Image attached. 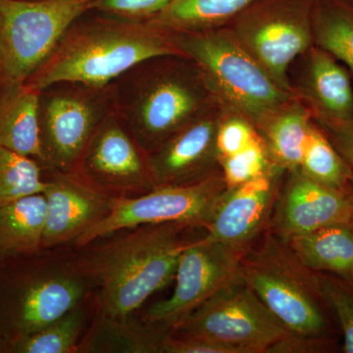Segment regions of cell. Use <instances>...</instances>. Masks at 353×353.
<instances>
[{
	"label": "cell",
	"instance_id": "6da1fadb",
	"mask_svg": "<svg viewBox=\"0 0 353 353\" xmlns=\"http://www.w3.org/2000/svg\"><path fill=\"white\" fill-rule=\"evenodd\" d=\"M192 227L181 223L146 224L124 230L113 240L81 248L77 270L99 287L102 317L127 319L175 277L179 257Z\"/></svg>",
	"mask_w": 353,
	"mask_h": 353
},
{
	"label": "cell",
	"instance_id": "7a4b0ae2",
	"mask_svg": "<svg viewBox=\"0 0 353 353\" xmlns=\"http://www.w3.org/2000/svg\"><path fill=\"white\" fill-rule=\"evenodd\" d=\"M241 277L290 334L281 353L329 352L334 340L316 272L269 230L241 259Z\"/></svg>",
	"mask_w": 353,
	"mask_h": 353
},
{
	"label": "cell",
	"instance_id": "3957f363",
	"mask_svg": "<svg viewBox=\"0 0 353 353\" xmlns=\"http://www.w3.org/2000/svg\"><path fill=\"white\" fill-rule=\"evenodd\" d=\"M152 23L101 20L67 31L24 83L41 92L62 82L102 87L146 60L183 57L176 39Z\"/></svg>",
	"mask_w": 353,
	"mask_h": 353
},
{
	"label": "cell",
	"instance_id": "277c9868",
	"mask_svg": "<svg viewBox=\"0 0 353 353\" xmlns=\"http://www.w3.org/2000/svg\"><path fill=\"white\" fill-rule=\"evenodd\" d=\"M175 39L185 57L199 65L204 82L222 106L260 129L296 101L228 30L181 32Z\"/></svg>",
	"mask_w": 353,
	"mask_h": 353
},
{
	"label": "cell",
	"instance_id": "5b68a950",
	"mask_svg": "<svg viewBox=\"0 0 353 353\" xmlns=\"http://www.w3.org/2000/svg\"><path fill=\"white\" fill-rule=\"evenodd\" d=\"M171 332L211 341L228 353H276L290 336L240 273Z\"/></svg>",
	"mask_w": 353,
	"mask_h": 353
},
{
	"label": "cell",
	"instance_id": "8992f818",
	"mask_svg": "<svg viewBox=\"0 0 353 353\" xmlns=\"http://www.w3.org/2000/svg\"><path fill=\"white\" fill-rule=\"evenodd\" d=\"M92 0H0V73L22 85L50 57Z\"/></svg>",
	"mask_w": 353,
	"mask_h": 353
},
{
	"label": "cell",
	"instance_id": "52a82bcc",
	"mask_svg": "<svg viewBox=\"0 0 353 353\" xmlns=\"http://www.w3.org/2000/svg\"><path fill=\"white\" fill-rule=\"evenodd\" d=\"M227 190L220 171L189 185L158 187L141 196L115 197L108 214L77 239L76 248L81 250L141 225L181 223L204 229Z\"/></svg>",
	"mask_w": 353,
	"mask_h": 353
},
{
	"label": "cell",
	"instance_id": "ba28073f",
	"mask_svg": "<svg viewBox=\"0 0 353 353\" xmlns=\"http://www.w3.org/2000/svg\"><path fill=\"white\" fill-rule=\"evenodd\" d=\"M311 8L308 2L296 0L260 7L240 14L230 30L276 83L292 92L290 65L314 41Z\"/></svg>",
	"mask_w": 353,
	"mask_h": 353
},
{
	"label": "cell",
	"instance_id": "9c48e42d",
	"mask_svg": "<svg viewBox=\"0 0 353 353\" xmlns=\"http://www.w3.org/2000/svg\"><path fill=\"white\" fill-rule=\"evenodd\" d=\"M245 252L205 236L190 241L179 257L173 294L152 304L143 321L172 331L239 275Z\"/></svg>",
	"mask_w": 353,
	"mask_h": 353
},
{
	"label": "cell",
	"instance_id": "30bf717a",
	"mask_svg": "<svg viewBox=\"0 0 353 353\" xmlns=\"http://www.w3.org/2000/svg\"><path fill=\"white\" fill-rule=\"evenodd\" d=\"M285 174L272 165L261 176L228 189L204 228V236L248 252L268 229Z\"/></svg>",
	"mask_w": 353,
	"mask_h": 353
},
{
	"label": "cell",
	"instance_id": "8fae6325",
	"mask_svg": "<svg viewBox=\"0 0 353 353\" xmlns=\"http://www.w3.org/2000/svg\"><path fill=\"white\" fill-rule=\"evenodd\" d=\"M283 182L268 229L282 240L353 220V196L325 187L301 169Z\"/></svg>",
	"mask_w": 353,
	"mask_h": 353
},
{
	"label": "cell",
	"instance_id": "7c38bea8",
	"mask_svg": "<svg viewBox=\"0 0 353 353\" xmlns=\"http://www.w3.org/2000/svg\"><path fill=\"white\" fill-rule=\"evenodd\" d=\"M116 121L97 128L83 153V176L114 197L141 196L155 189L150 158L145 159Z\"/></svg>",
	"mask_w": 353,
	"mask_h": 353
},
{
	"label": "cell",
	"instance_id": "4fadbf2b",
	"mask_svg": "<svg viewBox=\"0 0 353 353\" xmlns=\"http://www.w3.org/2000/svg\"><path fill=\"white\" fill-rule=\"evenodd\" d=\"M208 85L180 75L161 76L153 81L139 101L136 134L139 145L146 152H154L179 130L204 112Z\"/></svg>",
	"mask_w": 353,
	"mask_h": 353
},
{
	"label": "cell",
	"instance_id": "5bb4252c",
	"mask_svg": "<svg viewBox=\"0 0 353 353\" xmlns=\"http://www.w3.org/2000/svg\"><path fill=\"white\" fill-rule=\"evenodd\" d=\"M202 113L179 130L150 157L155 187L194 183L218 173L216 137L224 114Z\"/></svg>",
	"mask_w": 353,
	"mask_h": 353
},
{
	"label": "cell",
	"instance_id": "9a60e30c",
	"mask_svg": "<svg viewBox=\"0 0 353 353\" xmlns=\"http://www.w3.org/2000/svg\"><path fill=\"white\" fill-rule=\"evenodd\" d=\"M46 219L43 248L75 241L108 214L115 197L85 176L58 173L46 181Z\"/></svg>",
	"mask_w": 353,
	"mask_h": 353
},
{
	"label": "cell",
	"instance_id": "2e32d148",
	"mask_svg": "<svg viewBox=\"0 0 353 353\" xmlns=\"http://www.w3.org/2000/svg\"><path fill=\"white\" fill-rule=\"evenodd\" d=\"M85 294V278L73 264L54 267L18 292L9 308L13 336L36 333L80 306Z\"/></svg>",
	"mask_w": 353,
	"mask_h": 353
},
{
	"label": "cell",
	"instance_id": "e0dca14e",
	"mask_svg": "<svg viewBox=\"0 0 353 353\" xmlns=\"http://www.w3.org/2000/svg\"><path fill=\"white\" fill-rule=\"evenodd\" d=\"M97 112L92 104L79 95L51 97L41 119L43 161L62 172H70L87 150L97 131Z\"/></svg>",
	"mask_w": 353,
	"mask_h": 353
},
{
	"label": "cell",
	"instance_id": "ac0fdd59",
	"mask_svg": "<svg viewBox=\"0 0 353 353\" xmlns=\"http://www.w3.org/2000/svg\"><path fill=\"white\" fill-rule=\"evenodd\" d=\"M304 97L312 118L325 131L353 124V88L350 74L336 58L311 46Z\"/></svg>",
	"mask_w": 353,
	"mask_h": 353
},
{
	"label": "cell",
	"instance_id": "d6986e66",
	"mask_svg": "<svg viewBox=\"0 0 353 353\" xmlns=\"http://www.w3.org/2000/svg\"><path fill=\"white\" fill-rule=\"evenodd\" d=\"M0 145L24 157L44 160L39 92L26 83L7 88L0 97Z\"/></svg>",
	"mask_w": 353,
	"mask_h": 353
},
{
	"label": "cell",
	"instance_id": "ffe728a7",
	"mask_svg": "<svg viewBox=\"0 0 353 353\" xmlns=\"http://www.w3.org/2000/svg\"><path fill=\"white\" fill-rule=\"evenodd\" d=\"M284 241V240H283ZM297 259L316 273L353 281V226L334 224L285 241Z\"/></svg>",
	"mask_w": 353,
	"mask_h": 353
},
{
	"label": "cell",
	"instance_id": "44dd1931",
	"mask_svg": "<svg viewBox=\"0 0 353 353\" xmlns=\"http://www.w3.org/2000/svg\"><path fill=\"white\" fill-rule=\"evenodd\" d=\"M46 202L32 194L0 208V260L30 254L43 248Z\"/></svg>",
	"mask_w": 353,
	"mask_h": 353
},
{
	"label": "cell",
	"instance_id": "7402d4cb",
	"mask_svg": "<svg viewBox=\"0 0 353 353\" xmlns=\"http://www.w3.org/2000/svg\"><path fill=\"white\" fill-rule=\"evenodd\" d=\"M312 120L310 111L296 101L257 130L272 164L287 173L299 168Z\"/></svg>",
	"mask_w": 353,
	"mask_h": 353
},
{
	"label": "cell",
	"instance_id": "603a6c76",
	"mask_svg": "<svg viewBox=\"0 0 353 353\" xmlns=\"http://www.w3.org/2000/svg\"><path fill=\"white\" fill-rule=\"evenodd\" d=\"M170 330L150 323L101 317L90 333L83 352L164 353Z\"/></svg>",
	"mask_w": 353,
	"mask_h": 353
},
{
	"label": "cell",
	"instance_id": "cb8c5ba5",
	"mask_svg": "<svg viewBox=\"0 0 353 353\" xmlns=\"http://www.w3.org/2000/svg\"><path fill=\"white\" fill-rule=\"evenodd\" d=\"M256 0H172L150 23L166 31L211 30L240 15Z\"/></svg>",
	"mask_w": 353,
	"mask_h": 353
},
{
	"label": "cell",
	"instance_id": "d4e9b609",
	"mask_svg": "<svg viewBox=\"0 0 353 353\" xmlns=\"http://www.w3.org/2000/svg\"><path fill=\"white\" fill-rule=\"evenodd\" d=\"M312 26L316 46L347 65L353 75V1L319 0L313 6Z\"/></svg>",
	"mask_w": 353,
	"mask_h": 353
},
{
	"label": "cell",
	"instance_id": "484cf974",
	"mask_svg": "<svg viewBox=\"0 0 353 353\" xmlns=\"http://www.w3.org/2000/svg\"><path fill=\"white\" fill-rule=\"evenodd\" d=\"M299 169L325 187L352 194L350 166L324 130L314 122L311 125Z\"/></svg>",
	"mask_w": 353,
	"mask_h": 353
},
{
	"label": "cell",
	"instance_id": "4316f807",
	"mask_svg": "<svg viewBox=\"0 0 353 353\" xmlns=\"http://www.w3.org/2000/svg\"><path fill=\"white\" fill-rule=\"evenodd\" d=\"M85 315V309L78 306L36 333L12 338L9 350L19 353L78 352L77 343L83 331Z\"/></svg>",
	"mask_w": 353,
	"mask_h": 353
},
{
	"label": "cell",
	"instance_id": "83f0119b",
	"mask_svg": "<svg viewBox=\"0 0 353 353\" xmlns=\"http://www.w3.org/2000/svg\"><path fill=\"white\" fill-rule=\"evenodd\" d=\"M46 183L32 158L0 145V208L25 196L43 194Z\"/></svg>",
	"mask_w": 353,
	"mask_h": 353
},
{
	"label": "cell",
	"instance_id": "f1b7e54d",
	"mask_svg": "<svg viewBox=\"0 0 353 353\" xmlns=\"http://www.w3.org/2000/svg\"><path fill=\"white\" fill-rule=\"evenodd\" d=\"M220 171L228 189L261 176L272 166L263 139L259 136L240 152L221 158Z\"/></svg>",
	"mask_w": 353,
	"mask_h": 353
},
{
	"label": "cell",
	"instance_id": "f546056e",
	"mask_svg": "<svg viewBox=\"0 0 353 353\" xmlns=\"http://www.w3.org/2000/svg\"><path fill=\"white\" fill-rule=\"evenodd\" d=\"M323 299L338 318L343 336V352L353 353V281L317 273Z\"/></svg>",
	"mask_w": 353,
	"mask_h": 353
},
{
	"label": "cell",
	"instance_id": "4dcf8cb0",
	"mask_svg": "<svg viewBox=\"0 0 353 353\" xmlns=\"http://www.w3.org/2000/svg\"><path fill=\"white\" fill-rule=\"evenodd\" d=\"M259 136L252 123L243 116L236 113L223 116L216 137L218 159L240 152Z\"/></svg>",
	"mask_w": 353,
	"mask_h": 353
},
{
	"label": "cell",
	"instance_id": "1f68e13d",
	"mask_svg": "<svg viewBox=\"0 0 353 353\" xmlns=\"http://www.w3.org/2000/svg\"><path fill=\"white\" fill-rule=\"evenodd\" d=\"M172 0H92L90 9L126 17L130 20H141L157 16Z\"/></svg>",
	"mask_w": 353,
	"mask_h": 353
},
{
	"label": "cell",
	"instance_id": "d6a6232c",
	"mask_svg": "<svg viewBox=\"0 0 353 353\" xmlns=\"http://www.w3.org/2000/svg\"><path fill=\"white\" fill-rule=\"evenodd\" d=\"M325 132L350 166L352 176V192L353 196V124L332 130V131H325Z\"/></svg>",
	"mask_w": 353,
	"mask_h": 353
},
{
	"label": "cell",
	"instance_id": "836d02e7",
	"mask_svg": "<svg viewBox=\"0 0 353 353\" xmlns=\"http://www.w3.org/2000/svg\"><path fill=\"white\" fill-rule=\"evenodd\" d=\"M352 226H353V220H352Z\"/></svg>",
	"mask_w": 353,
	"mask_h": 353
}]
</instances>
